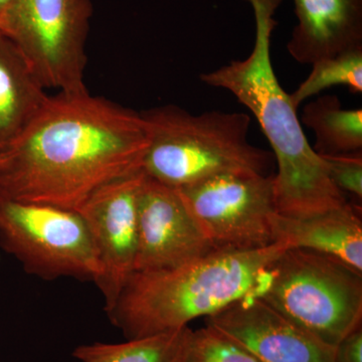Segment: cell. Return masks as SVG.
<instances>
[{"label":"cell","instance_id":"cell-1","mask_svg":"<svg viewBox=\"0 0 362 362\" xmlns=\"http://www.w3.org/2000/svg\"><path fill=\"white\" fill-rule=\"evenodd\" d=\"M147 146L141 113L88 89L58 92L0 154V190L78 211L104 185L140 170Z\"/></svg>","mask_w":362,"mask_h":362},{"label":"cell","instance_id":"cell-2","mask_svg":"<svg viewBox=\"0 0 362 362\" xmlns=\"http://www.w3.org/2000/svg\"><path fill=\"white\" fill-rule=\"evenodd\" d=\"M254 11L255 44L250 56L204 73L207 86L232 93L256 117L278 164L274 176L278 214L305 216L349 204L331 181L325 163L314 151L298 118L297 109L279 82L271 57L278 23L274 14L282 0H246Z\"/></svg>","mask_w":362,"mask_h":362},{"label":"cell","instance_id":"cell-3","mask_svg":"<svg viewBox=\"0 0 362 362\" xmlns=\"http://www.w3.org/2000/svg\"><path fill=\"white\" fill-rule=\"evenodd\" d=\"M287 247L214 251L166 270L133 272L106 311L126 339L185 327L243 298L256 296L271 264Z\"/></svg>","mask_w":362,"mask_h":362},{"label":"cell","instance_id":"cell-4","mask_svg":"<svg viewBox=\"0 0 362 362\" xmlns=\"http://www.w3.org/2000/svg\"><path fill=\"white\" fill-rule=\"evenodd\" d=\"M148 130L143 173L175 189L233 171L269 175L274 156L249 141L251 117L240 112L192 115L175 105L140 112Z\"/></svg>","mask_w":362,"mask_h":362},{"label":"cell","instance_id":"cell-5","mask_svg":"<svg viewBox=\"0 0 362 362\" xmlns=\"http://www.w3.org/2000/svg\"><path fill=\"white\" fill-rule=\"evenodd\" d=\"M256 296L334 349L362 326V272L322 252L284 250Z\"/></svg>","mask_w":362,"mask_h":362},{"label":"cell","instance_id":"cell-6","mask_svg":"<svg viewBox=\"0 0 362 362\" xmlns=\"http://www.w3.org/2000/svg\"><path fill=\"white\" fill-rule=\"evenodd\" d=\"M90 0H11L0 33L13 42L45 90L87 89Z\"/></svg>","mask_w":362,"mask_h":362},{"label":"cell","instance_id":"cell-7","mask_svg":"<svg viewBox=\"0 0 362 362\" xmlns=\"http://www.w3.org/2000/svg\"><path fill=\"white\" fill-rule=\"evenodd\" d=\"M0 247L30 275L96 283L101 273L87 223L78 211L13 199L0 190Z\"/></svg>","mask_w":362,"mask_h":362},{"label":"cell","instance_id":"cell-8","mask_svg":"<svg viewBox=\"0 0 362 362\" xmlns=\"http://www.w3.org/2000/svg\"><path fill=\"white\" fill-rule=\"evenodd\" d=\"M176 190L216 251H257L276 244L274 175L233 171Z\"/></svg>","mask_w":362,"mask_h":362},{"label":"cell","instance_id":"cell-9","mask_svg":"<svg viewBox=\"0 0 362 362\" xmlns=\"http://www.w3.org/2000/svg\"><path fill=\"white\" fill-rule=\"evenodd\" d=\"M142 168L104 185L78 213L89 228L99 259L95 284L104 298L105 312L115 304L134 272L137 252V195L144 180Z\"/></svg>","mask_w":362,"mask_h":362},{"label":"cell","instance_id":"cell-10","mask_svg":"<svg viewBox=\"0 0 362 362\" xmlns=\"http://www.w3.org/2000/svg\"><path fill=\"white\" fill-rule=\"evenodd\" d=\"M214 251L180 192L145 175L137 195L134 272L175 268Z\"/></svg>","mask_w":362,"mask_h":362},{"label":"cell","instance_id":"cell-11","mask_svg":"<svg viewBox=\"0 0 362 362\" xmlns=\"http://www.w3.org/2000/svg\"><path fill=\"white\" fill-rule=\"evenodd\" d=\"M206 326L249 350L261 362H334L335 349L298 327L257 296L206 317Z\"/></svg>","mask_w":362,"mask_h":362},{"label":"cell","instance_id":"cell-12","mask_svg":"<svg viewBox=\"0 0 362 362\" xmlns=\"http://www.w3.org/2000/svg\"><path fill=\"white\" fill-rule=\"evenodd\" d=\"M288 52L301 65L362 49V0H294Z\"/></svg>","mask_w":362,"mask_h":362},{"label":"cell","instance_id":"cell-13","mask_svg":"<svg viewBox=\"0 0 362 362\" xmlns=\"http://www.w3.org/2000/svg\"><path fill=\"white\" fill-rule=\"evenodd\" d=\"M276 244L329 255L362 272V223L352 204L305 216L276 214Z\"/></svg>","mask_w":362,"mask_h":362},{"label":"cell","instance_id":"cell-14","mask_svg":"<svg viewBox=\"0 0 362 362\" xmlns=\"http://www.w3.org/2000/svg\"><path fill=\"white\" fill-rule=\"evenodd\" d=\"M49 96L18 49L0 33V154L20 137Z\"/></svg>","mask_w":362,"mask_h":362},{"label":"cell","instance_id":"cell-15","mask_svg":"<svg viewBox=\"0 0 362 362\" xmlns=\"http://www.w3.org/2000/svg\"><path fill=\"white\" fill-rule=\"evenodd\" d=\"M300 122L313 131L315 143L312 148L318 156L362 150V110L343 108L335 95L318 97L305 105Z\"/></svg>","mask_w":362,"mask_h":362},{"label":"cell","instance_id":"cell-16","mask_svg":"<svg viewBox=\"0 0 362 362\" xmlns=\"http://www.w3.org/2000/svg\"><path fill=\"white\" fill-rule=\"evenodd\" d=\"M188 326L122 343L81 345L73 356L82 362H189Z\"/></svg>","mask_w":362,"mask_h":362},{"label":"cell","instance_id":"cell-17","mask_svg":"<svg viewBox=\"0 0 362 362\" xmlns=\"http://www.w3.org/2000/svg\"><path fill=\"white\" fill-rule=\"evenodd\" d=\"M311 66L308 77L290 95L295 108L333 86H346L356 94L362 92V49L340 52L337 56L319 59Z\"/></svg>","mask_w":362,"mask_h":362},{"label":"cell","instance_id":"cell-18","mask_svg":"<svg viewBox=\"0 0 362 362\" xmlns=\"http://www.w3.org/2000/svg\"><path fill=\"white\" fill-rule=\"evenodd\" d=\"M189 362H261L249 350L220 331L206 326L192 330Z\"/></svg>","mask_w":362,"mask_h":362},{"label":"cell","instance_id":"cell-19","mask_svg":"<svg viewBox=\"0 0 362 362\" xmlns=\"http://www.w3.org/2000/svg\"><path fill=\"white\" fill-rule=\"evenodd\" d=\"M325 163L328 175L333 185L345 194H351L362 199V153L335 154L320 156Z\"/></svg>","mask_w":362,"mask_h":362},{"label":"cell","instance_id":"cell-20","mask_svg":"<svg viewBox=\"0 0 362 362\" xmlns=\"http://www.w3.org/2000/svg\"><path fill=\"white\" fill-rule=\"evenodd\" d=\"M334 362H362V326L335 347Z\"/></svg>","mask_w":362,"mask_h":362},{"label":"cell","instance_id":"cell-21","mask_svg":"<svg viewBox=\"0 0 362 362\" xmlns=\"http://www.w3.org/2000/svg\"><path fill=\"white\" fill-rule=\"evenodd\" d=\"M9 2H11V0H0V16H1L6 7L8 6Z\"/></svg>","mask_w":362,"mask_h":362}]
</instances>
